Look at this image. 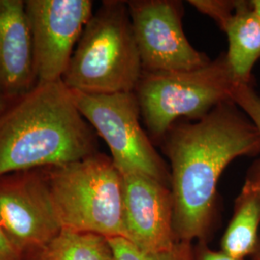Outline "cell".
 <instances>
[{"instance_id": "16", "label": "cell", "mask_w": 260, "mask_h": 260, "mask_svg": "<svg viewBox=\"0 0 260 260\" xmlns=\"http://www.w3.org/2000/svg\"><path fill=\"white\" fill-rule=\"evenodd\" d=\"M233 101L251 119L260 135V95L251 84H237L233 90ZM246 181L260 191V158L249 170Z\"/></svg>"}, {"instance_id": "6", "label": "cell", "mask_w": 260, "mask_h": 260, "mask_svg": "<svg viewBox=\"0 0 260 260\" xmlns=\"http://www.w3.org/2000/svg\"><path fill=\"white\" fill-rule=\"evenodd\" d=\"M72 94L84 119L108 145L113 163L121 174L138 172L170 187L167 164L140 124L141 111L135 92L72 91Z\"/></svg>"}, {"instance_id": "22", "label": "cell", "mask_w": 260, "mask_h": 260, "mask_svg": "<svg viewBox=\"0 0 260 260\" xmlns=\"http://www.w3.org/2000/svg\"><path fill=\"white\" fill-rule=\"evenodd\" d=\"M251 6L260 18V0H251Z\"/></svg>"}, {"instance_id": "3", "label": "cell", "mask_w": 260, "mask_h": 260, "mask_svg": "<svg viewBox=\"0 0 260 260\" xmlns=\"http://www.w3.org/2000/svg\"><path fill=\"white\" fill-rule=\"evenodd\" d=\"M142 74L126 1H103L84 27L63 83L82 93H127Z\"/></svg>"}, {"instance_id": "2", "label": "cell", "mask_w": 260, "mask_h": 260, "mask_svg": "<svg viewBox=\"0 0 260 260\" xmlns=\"http://www.w3.org/2000/svg\"><path fill=\"white\" fill-rule=\"evenodd\" d=\"M96 135L62 80L38 82L0 116V177L93 155Z\"/></svg>"}, {"instance_id": "19", "label": "cell", "mask_w": 260, "mask_h": 260, "mask_svg": "<svg viewBox=\"0 0 260 260\" xmlns=\"http://www.w3.org/2000/svg\"><path fill=\"white\" fill-rule=\"evenodd\" d=\"M0 260H24L0 226Z\"/></svg>"}, {"instance_id": "17", "label": "cell", "mask_w": 260, "mask_h": 260, "mask_svg": "<svg viewBox=\"0 0 260 260\" xmlns=\"http://www.w3.org/2000/svg\"><path fill=\"white\" fill-rule=\"evenodd\" d=\"M189 3L201 13L214 19L221 28L233 15L237 0H191Z\"/></svg>"}, {"instance_id": "18", "label": "cell", "mask_w": 260, "mask_h": 260, "mask_svg": "<svg viewBox=\"0 0 260 260\" xmlns=\"http://www.w3.org/2000/svg\"><path fill=\"white\" fill-rule=\"evenodd\" d=\"M194 260H238L234 259L223 251L211 249L207 242L199 241L194 245Z\"/></svg>"}, {"instance_id": "7", "label": "cell", "mask_w": 260, "mask_h": 260, "mask_svg": "<svg viewBox=\"0 0 260 260\" xmlns=\"http://www.w3.org/2000/svg\"><path fill=\"white\" fill-rule=\"evenodd\" d=\"M0 226L23 259L30 260L62 231L43 169L0 177Z\"/></svg>"}, {"instance_id": "15", "label": "cell", "mask_w": 260, "mask_h": 260, "mask_svg": "<svg viewBox=\"0 0 260 260\" xmlns=\"http://www.w3.org/2000/svg\"><path fill=\"white\" fill-rule=\"evenodd\" d=\"M116 260H194V243L177 242L166 251L147 253L123 237L109 239Z\"/></svg>"}, {"instance_id": "8", "label": "cell", "mask_w": 260, "mask_h": 260, "mask_svg": "<svg viewBox=\"0 0 260 260\" xmlns=\"http://www.w3.org/2000/svg\"><path fill=\"white\" fill-rule=\"evenodd\" d=\"M126 3L143 72L190 71L211 61L186 38L181 2L132 0Z\"/></svg>"}, {"instance_id": "20", "label": "cell", "mask_w": 260, "mask_h": 260, "mask_svg": "<svg viewBox=\"0 0 260 260\" xmlns=\"http://www.w3.org/2000/svg\"><path fill=\"white\" fill-rule=\"evenodd\" d=\"M8 100L6 98H4L1 93H0V116L2 115V113L5 111V109L7 108L8 106Z\"/></svg>"}, {"instance_id": "4", "label": "cell", "mask_w": 260, "mask_h": 260, "mask_svg": "<svg viewBox=\"0 0 260 260\" xmlns=\"http://www.w3.org/2000/svg\"><path fill=\"white\" fill-rule=\"evenodd\" d=\"M43 172L62 230L125 237L122 177L111 157L96 152Z\"/></svg>"}, {"instance_id": "10", "label": "cell", "mask_w": 260, "mask_h": 260, "mask_svg": "<svg viewBox=\"0 0 260 260\" xmlns=\"http://www.w3.org/2000/svg\"><path fill=\"white\" fill-rule=\"evenodd\" d=\"M121 175L124 238L147 253L172 249L177 241L171 188L138 172Z\"/></svg>"}, {"instance_id": "1", "label": "cell", "mask_w": 260, "mask_h": 260, "mask_svg": "<svg viewBox=\"0 0 260 260\" xmlns=\"http://www.w3.org/2000/svg\"><path fill=\"white\" fill-rule=\"evenodd\" d=\"M163 139L171 162L176 239L206 241L216 215L219 179L236 158L260 154L258 130L230 101L194 122H176Z\"/></svg>"}, {"instance_id": "21", "label": "cell", "mask_w": 260, "mask_h": 260, "mask_svg": "<svg viewBox=\"0 0 260 260\" xmlns=\"http://www.w3.org/2000/svg\"><path fill=\"white\" fill-rule=\"evenodd\" d=\"M251 260H260V234L258 241H257V245L255 247V250L253 251V253L251 254Z\"/></svg>"}, {"instance_id": "12", "label": "cell", "mask_w": 260, "mask_h": 260, "mask_svg": "<svg viewBox=\"0 0 260 260\" xmlns=\"http://www.w3.org/2000/svg\"><path fill=\"white\" fill-rule=\"evenodd\" d=\"M228 35L225 54L236 84H251V71L260 59V18L251 1L237 0L233 15L221 27Z\"/></svg>"}, {"instance_id": "9", "label": "cell", "mask_w": 260, "mask_h": 260, "mask_svg": "<svg viewBox=\"0 0 260 260\" xmlns=\"http://www.w3.org/2000/svg\"><path fill=\"white\" fill-rule=\"evenodd\" d=\"M93 6L90 0L25 1L38 82L62 80Z\"/></svg>"}, {"instance_id": "11", "label": "cell", "mask_w": 260, "mask_h": 260, "mask_svg": "<svg viewBox=\"0 0 260 260\" xmlns=\"http://www.w3.org/2000/svg\"><path fill=\"white\" fill-rule=\"evenodd\" d=\"M38 83L23 0H0V93L15 101Z\"/></svg>"}, {"instance_id": "13", "label": "cell", "mask_w": 260, "mask_h": 260, "mask_svg": "<svg viewBox=\"0 0 260 260\" xmlns=\"http://www.w3.org/2000/svg\"><path fill=\"white\" fill-rule=\"evenodd\" d=\"M260 234V191L245 180L233 214L221 240V251L234 259L245 260L255 250Z\"/></svg>"}, {"instance_id": "5", "label": "cell", "mask_w": 260, "mask_h": 260, "mask_svg": "<svg viewBox=\"0 0 260 260\" xmlns=\"http://www.w3.org/2000/svg\"><path fill=\"white\" fill-rule=\"evenodd\" d=\"M236 85L222 54L196 70L143 72L134 92L150 136L161 140L179 118L197 121L219 104L233 101Z\"/></svg>"}, {"instance_id": "14", "label": "cell", "mask_w": 260, "mask_h": 260, "mask_svg": "<svg viewBox=\"0 0 260 260\" xmlns=\"http://www.w3.org/2000/svg\"><path fill=\"white\" fill-rule=\"evenodd\" d=\"M33 260H116L108 238L62 230Z\"/></svg>"}]
</instances>
